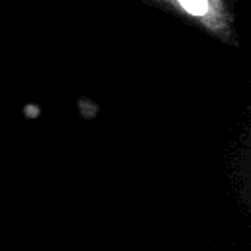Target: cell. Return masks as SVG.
<instances>
[{
  "label": "cell",
  "mask_w": 251,
  "mask_h": 251,
  "mask_svg": "<svg viewBox=\"0 0 251 251\" xmlns=\"http://www.w3.org/2000/svg\"><path fill=\"white\" fill-rule=\"evenodd\" d=\"M178 2L182 4V8L186 12H190L194 16H202L208 10V2L206 0H178Z\"/></svg>",
  "instance_id": "1"
}]
</instances>
